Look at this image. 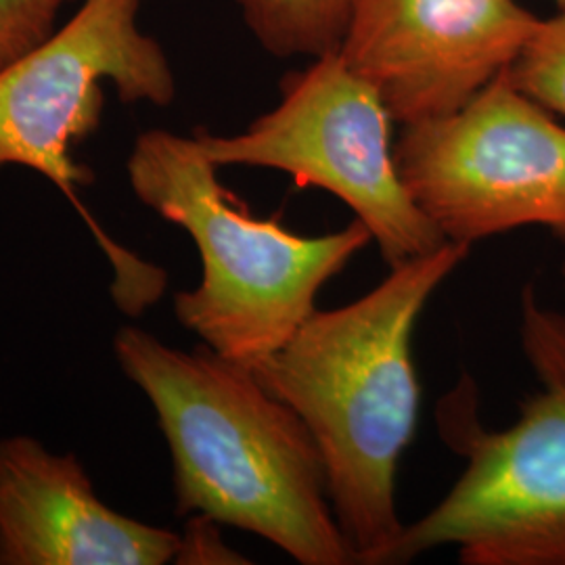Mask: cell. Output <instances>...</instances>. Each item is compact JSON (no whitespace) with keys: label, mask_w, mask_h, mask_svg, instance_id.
Segmentation results:
<instances>
[{"label":"cell","mask_w":565,"mask_h":565,"mask_svg":"<svg viewBox=\"0 0 565 565\" xmlns=\"http://www.w3.org/2000/svg\"><path fill=\"white\" fill-rule=\"evenodd\" d=\"M469 254L471 245L448 242L390 268L359 300L317 308L252 366L319 446L331 507L356 564L384 565L403 534L396 473L422 408L413 335L429 298Z\"/></svg>","instance_id":"obj_1"},{"label":"cell","mask_w":565,"mask_h":565,"mask_svg":"<svg viewBox=\"0 0 565 565\" xmlns=\"http://www.w3.org/2000/svg\"><path fill=\"white\" fill-rule=\"evenodd\" d=\"M114 352L158 415L179 513L252 532L300 565L356 564L319 446L252 369L207 345L182 352L139 327L120 329Z\"/></svg>","instance_id":"obj_2"},{"label":"cell","mask_w":565,"mask_h":565,"mask_svg":"<svg viewBox=\"0 0 565 565\" xmlns=\"http://www.w3.org/2000/svg\"><path fill=\"white\" fill-rule=\"evenodd\" d=\"M193 137L149 130L135 141V195L198 245L202 281L174 296L179 323L247 369L263 363L319 308L317 298L373 242L359 218L327 235H298L254 216L228 193Z\"/></svg>","instance_id":"obj_3"},{"label":"cell","mask_w":565,"mask_h":565,"mask_svg":"<svg viewBox=\"0 0 565 565\" xmlns=\"http://www.w3.org/2000/svg\"><path fill=\"white\" fill-rule=\"evenodd\" d=\"M520 343L536 392L501 431L478 422L473 387L443 404V434L463 455V473L404 525L384 565L440 546H455L463 565H565V312L545 306L534 285L520 296Z\"/></svg>","instance_id":"obj_4"},{"label":"cell","mask_w":565,"mask_h":565,"mask_svg":"<svg viewBox=\"0 0 565 565\" xmlns=\"http://www.w3.org/2000/svg\"><path fill=\"white\" fill-rule=\"evenodd\" d=\"M139 7L141 0H84L60 32L0 67V168L39 172L78 207L114 268V300L130 317L160 302L168 275L109 239L82 207L78 186L90 172L74 162L72 147L97 128L105 81L124 103L174 102L170 61L142 32Z\"/></svg>","instance_id":"obj_5"},{"label":"cell","mask_w":565,"mask_h":565,"mask_svg":"<svg viewBox=\"0 0 565 565\" xmlns=\"http://www.w3.org/2000/svg\"><path fill=\"white\" fill-rule=\"evenodd\" d=\"M380 93L348 67L340 51L281 82V102L239 135L195 139L218 168L249 166L289 174L345 203L394 268L440 249L445 235L404 186Z\"/></svg>","instance_id":"obj_6"},{"label":"cell","mask_w":565,"mask_h":565,"mask_svg":"<svg viewBox=\"0 0 565 565\" xmlns=\"http://www.w3.org/2000/svg\"><path fill=\"white\" fill-rule=\"evenodd\" d=\"M394 156L446 242L543 226L565 243V126L507 70L457 111L404 124Z\"/></svg>","instance_id":"obj_7"},{"label":"cell","mask_w":565,"mask_h":565,"mask_svg":"<svg viewBox=\"0 0 565 565\" xmlns=\"http://www.w3.org/2000/svg\"><path fill=\"white\" fill-rule=\"evenodd\" d=\"M539 23L515 0H354L338 51L404 126L463 107L515 63Z\"/></svg>","instance_id":"obj_8"},{"label":"cell","mask_w":565,"mask_h":565,"mask_svg":"<svg viewBox=\"0 0 565 565\" xmlns=\"http://www.w3.org/2000/svg\"><path fill=\"white\" fill-rule=\"evenodd\" d=\"M182 536L105 505L72 455L0 440V565H163Z\"/></svg>","instance_id":"obj_9"},{"label":"cell","mask_w":565,"mask_h":565,"mask_svg":"<svg viewBox=\"0 0 565 565\" xmlns=\"http://www.w3.org/2000/svg\"><path fill=\"white\" fill-rule=\"evenodd\" d=\"M243 20L275 57H323L342 44L354 0H237Z\"/></svg>","instance_id":"obj_10"},{"label":"cell","mask_w":565,"mask_h":565,"mask_svg":"<svg viewBox=\"0 0 565 565\" xmlns=\"http://www.w3.org/2000/svg\"><path fill=\"white\" fill-rule=\"evenodd\" d=\"M507 74L527 97L555 116H565V9L541 20Z\"/></svg>","instance_id":"obj_11"},{"label":"cell","mask_w":565,"mask_h":565,"mask_svg":"<svg viewBox=\"0 0 565 565\" xmlns=\"http://www.w3.org/2000/svg\"><path fill=\"white\" fill-rule=\"evenodd\" d=\"M53 0H0V67L51 34Z\"/></svg>","instance_id":"obj_12"},{"label":"cell","mask_w":565,"mask_h":565,"mask_svg":"<svg viewBox=\"0 0 565 565\" xmlns=\"http://www.w3.org/2000/svg\"><path fill=\"white\" fill-rule=\"evenodd\" d=\"M216 522L195 515L182 536L181 553L177 564H247L239 553L224 545Z\"/></svg>","instance_id":"obj_13"},{"label":"cell","mask_w":565,"mask_h":565,"mask_svg":"<svg viewBox=\"0 0 565 565\" xmlns=\"http://www.w3.org/2000/svg\"><path fill=\"white\" fill-rule=\"evenodd\" d=\"M555 4H557V9H565V0H555Z\"/></svg>","instance_id":"obj_14"},{"label":"cell","mask_w":565,"mask_h":565,"mask_svg":"<svg viewBox=\"0 0 565 565\" xmlns=\"http://www.w3.org/2000/svg\"><path fill=\"white\" fill-rule=\"evenodd\" d=\"M562 281H564V291H565V263L562 264Z\"/></svg>","instance_id":"obj_15"},{"label":"cell","mask_w":565,"mask_h":565,"mask_svg":"<svg viewBox=\"0 0 565 565\" xmlns=\"http://www.w3.org/2000/svg\"><path fill=\"white\" fill-rule=\"evenodd\" d=\"M53 2H55V7L60 9L61 4H63V2H67V0H53Z\"/></svg>","instance_id":"obj_16"}]
</instances>
